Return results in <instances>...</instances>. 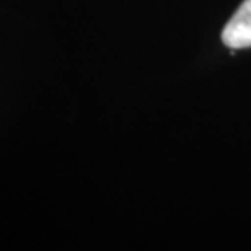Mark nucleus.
Here are the masks:
<instances>
[{
    "label": "nucleus",
    "instance_id": "obj_1",
    "mask_svg": "<svg viewBox=\"0 0 251 251\" xmlns=\"http://www.w3.org/2000/svg\"><path fill=\"white\" fill-rule=\"evenodd\" d=\"M222 41L230 49L251 48V0H245L237 8L224 28Z\"/></svg>",
    "mask_w": 251,
    "mask_h": 251
}]
</instances>
